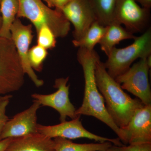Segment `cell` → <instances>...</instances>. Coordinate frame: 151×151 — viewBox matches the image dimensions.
Returning a JSON list of instances; mask_svg holds the SVG:
<instances>
[{"mask_svg":"<svg viewBox=\"0 0 151 151\" xmlns=\"http://www.w3.org/2000/svg\"><path fill=\"white\" fill-rule=\"evenodd\" d=\"M24 75L13 41L0 37V96L19 90Z\"/></svg>","mask_w":151,"mask_h":151,"instance_id":"5","label":"cell"},{"mask_svg":"<svg viewBox=\"0 0 151 151\" xmlns=\"http://www.w3.org/2000/svg\"><path fill=\"white\" fill-rule=\"evenodd\" d=\"M95 76L96 84L104 99L107 112L115 124L122 129L144 104L138 98H132L124 92L121 85L108 74L100 58L95 63Z\"/></svg>","mask_w":151,"mask_h":151,"instance_id":"2","label":"cell"},{"mask_svg":"<svg viewBox=\"0 0 151 151\" xmlns=\"http://www.w3.org/2000/svg\"><path fill=\"white\" fill-rule=\"evenodd\" d=\"M0 97H1V96H0Z\"/></svg>","mask_w":151,"mask_h":151,"instance_id":"29","label":"cell"},{"mask_svg":"<svg viewBox=\"0 0 151 151\" xmlns=\"http://www.w3.org/2000/svg\"><path fill=\"white\" fill-rule=\"evenodd\" d=\"M107 28L99 43L100 48L107 56L113 47L120 42L127 39L134 40L136 36L122 27V24L114 21L107 26Z\"/></svg>","mask_w":151,"mask_h":151,"instance_id":"15","label":"cell"},{"mask_svg":"<svg viewBox=\"0 0 151 151\" xmlns=\"http://www.w3.org/2000/svg\"><path fill=\"white\" fill-rule=\"evenodd\" d=\"M12 97L11 94L0 97V137L4 127L9 119L6 114V111Z\"/></svg>","mask_w":151,"mask_h":151,"instance_id":"23","label":"cell"},{"mask_svg":"<svg viewBox=\"0 0 151 151\" xmlns=\"http://www.w3.org/2000/svg\"><path fill=\"white\" fill-rule=\"evenodd\" d=\"M121 129L124 132V145L151 143V104L137 110L127 126Z\"/></svg>","mask_w":151,"mask_h":151,"instance_id":"13","label":"cell"},{"mask_svg":"<svg viewBox=\"0 0 151 151\" xmlns=\"http://www.w3.org/2000/svg\"><path fill=\"white\" fill-rule=\"evenodd\" d=\"M107 26H104L97 21L93 22L84 35L78 40L72 41L76 47L84 48L89 51L94 50V46L99 42L107 30Z\"/></svg>","mask_w":151,"mask_h":151,"instance_id":"18","label":"cell"},{"mask_svg":"<svg viewBox=\"0 0 151 151\" xmlns=\"http://www.w3.org/2000/svg\"><path fill=\"white\" fill-rule=\"evenodd\" d=\"M88 1L99 23L107 26L113 21L117 0Z\"/></svg>","mask_w":151,"mask_h":151,"instance_id":"19","label":"cell"},{"mask_svg":"<svg viewBox=\"0 0 151 151\" xmlns=\"http://www.w3.org/2000/svg\"><path fill=\"white\" fill-rule=\"evenodd\" d=\"M5 151H55L54 141L37 132L12 138Z\"/></svg>","mask_w":151,"mask_h":151,"instance_id":"14","label":"cell"},{"mask_svg":"<svg viewBox=\"0 0 151 151\" xmlns=\"http://www.w3.org/2000/svg\"><path fill=\"white\" fill-rule=\"evenodd\" d=\"M46 3L47 5L50 8H55V9L60 11L71 0H43Z\"/></svg>","mask_w":151,"mask_h":151,"instance_id":"24","label":"cell"},{"mask_svg":"<svg viewBox=\"0 0 151 151\" xmlns=\"http://www.w3.org/2000/svg\"><path fill=\"white\" fill-rule=\"evenodd\" d=\"M151 55V29L149 28L136 37L131 45L122 48L113 47L104 65L108 74L115 78L129 70L135 60Z\"/></svg>","mask_w":151,"mask_h":151,"instance_id":"4","label":"cell"},{"mask_svg":"<svg viewBox=\"0 0 151 151\" xmlns=\"http://www.w3.org/2000/svg\"><path fill=\"white\" fill-rule=\"evenodd\" d=\"M106 151H151V143H136L122 146L113 145Z\"/></svg>","mask_w":151,"mask_h":151,"instance_id":"22","label":"cell"},{"mask_svg":"<svg viewBox=\"0 0 151 151\" xmlns=\"http://www.w3.org/2000/svg\"><path fill=\"white\" fill-rule=\"evenodd\" d=\"M81 116H78L71 121L60 122L52 126H44L38 124L37 132L50 139L57 137L68 139L86 138L99 142H111L115 145L122 146L123 145L119 138L109 139L91 133L86 129L80 121Z\"/></svg>","mask_w":151,"mask_h":151,"instance_id":"7","label":"cell"},{"mask_svg":"<svg viewBox=\"0 0 151 151\" xmlns=\"http://www.w3.org/2000/svg\"><path fill=\"white\" fill-rule=\"evenodd\" d=\"M77 60L83 69L85 82L84 98L81 105L76 111V116H92L100 120L111 128L118 136L121 142L124 135L122 129L115 124L109 115L102 94L96 84L95 76V63L100 56L95 50L89 51L79 48Z\"/></svg>","mask_w":151,"mask_h":151,"instance_id":"1","label":"cell"},{"mask_svg":"<svg viewBox=\"0 0 151 151\" xmlns=\"http://www.w3.org/2000/svg\"><path fill=\"white\" fill-rule=\"evenodd\" d=\"M0 1H1V0H0Z\"/></svg>","mask_w":151,"mask_h":151,"instance_id":"28","label":"cell"},{"mask_svg":"<svg viewBox=\"0 0 151 151\" xmlns=\"http://www.w3.org/2000/svg\"><path fill=\"white\" fill-rule=\"evenodd\" d=\"M2 22L0 37L11 39L10 28L19 10L18 0H1Z\"/></svg>","mask_w":151,"mask_h":151,"instance_id":"16","label":"cell"},{"mask_svg":"<svg viewBox=\"0 0 151 151\" xmlns=\"http://www.w3.org/2000/svg\"><path fill=\"white\" fill-rule=\"evenodd\" d=\"M40 106L37 102L33 100L29 108L9 119L3 129L0 140L38 132L37 113Z\"/></svg>","mask_w":151,"mask_h":151,"instance_id":"12","label":"cell"},{"mask_svg":"<svg viewBox=\"0 0 151 151\" xmlns=\"http://www.w3.org/2000/svg\"><path fill=\"white\" fill-rule=\"evenodd\" d=\"M150 17V9L140 6L135 0H117L113 21L124 24L133 34L142 32Z\"/></svg>","mask_w":151,"mask_h":151,"instance_id":"9","label":"cell"},{"mask_svg":"<svg viewBox=\"0 0 151 151\" xmlns=\"http://www.w3.org/2000/svg\"><path fill=\"white\" fill-rule=\"evenodd\" d=\"M47 49L37 45L30 49L28 52V59L30 65L34 70L41 71L43 63L47 56Z\"/></svg>","mask_w":151,"mask_h":151,"instance_id":"20","label":"cell"},{"mask_svg":"<svg viewBox=\"0 0 151 151\" xmlns=\"http://www.w3.org/2000/svg\"><path fill=\"white\" fill-rule=\"evenodd\" d=\"M37 45L46 49L56 46V37L53 32L46 25H43L37 32Z\"/></svg>","mask_w":151,"mask_h":151,"instance_id":"21","label":"cell"},{"mask_svg":"<svg viewBox=\"0 0 151 151\" xmlns=\"http://www.w3.org/2000/svg\"><path fill=\"white\" fill-rule=\"evenodd\" d=\"M10 32L11 39L16 48L24 74L28 76L36 86L39 87L42 86L43 80L40 79L36 74L28 59L30 45L33 37L32 25H25L17 17L11 26Z\"/></svg>","mask_w":151,"mask_h":151,"instance_id":"10","label":"cell"},{"mask_svg":"<svg viewBox=\"0 0 151 151\" xmlns=\"http://www.w3.org/2000/svg\"><path fill=\"white\" fill-rule=\"evenodd\" d=\"M12 140V138L4 139L0 140V151H5L8 147L10 142Z\"/></svg>","mask_w":151,"mask_h":151,"instance_id":"25","label":"cell"},{"mask_svg":"<svg viewBox=\"0 0 151 151\" xmlns=\"http://www.w3.org/2000/svg\"><path fill=\"white\" fill-rule=\"evenodd\" d=\"M0 28H1V27H0Z\"/></svg>","mask_w":151,"mask_h":151,"instance_id":"27","label":"cell"},{"mask_svg":"<svg viewBox=\"0 0 151 151\" xmlns=\"http://www.w3.org/2000/svg\"><path fill=\"white\" fill-rule=\"evenodd\" d=\"M55 151H106L112 145L111 142L77 144L68 139L57 137L53 139Z\"/></svg>","mask_w":151,"mask_h":151,"instance_id":"17","label":"cell"},{"mask_svg":"<svg viewBox=\"0 0 151 151\" xmlns=\"http://www.w3.org/2000/svg\"><path fill=\"white\" fill-rule=\"evenodd\" d=\"M17 17H24L30 21L37 32L46 25L56 37H64L70 30V23L61 11L52 9L42 0H18Z\"/></svg>","mask_w":151,"mask_h":151,"instance_id":"3","label":"cell"},{"mask_svg":"<svg viewBox=\"0 0 151 151\" xmlns=\"http://www.w3.org/2000/svg\"><path fill=\"white\" fill-rule=\"evenodd\" d=\"M69 78L67 77L55 79L53 86L57 90L54 93L48 94L34 93L31 95L33 100L40 105L56 110L59 113L60 122L66 121L67 117L73 119L78 116L76 114V109L69 99L70 85H67Z\"/></svg>","mask_w":151,"mask_h":151,"instance_id":"8","label":"cell"},{"mask_svg":"<svg viewBox=\"0 0 151 151\" xmlns=\"http://www.w3.org/2000/svg\"><path fill=\"white\" fill-rule=\"evenodd\" d=\"M135 1L137 3H139L142 7L150 9L151 0H135Z\"/></svg>","mask_w":151,"mask_h":151,"instance_id":"26","label":"cell"},{"mask_svg":"<svg viewBox=\"0 0 151 151\" xmlns=\"http://www.w3.org/2000/svg\"><path fill=\"white\" fill-rule=\"evenodd\" d=\"M147 58H140L126 72L115 78L122 89L134 95L144 105L151 104L149 80V71L151 67L148 63Z\"/></svg>","mask_w":151,"mask_h":151,"instance_id":"6","label":"cell"},{"mask_svg":"<svg viewBox=\"0 0 151 151\" xmlns=\"http://www.w3.org/2000/svg\"><path fill=\"white\" fill-rule=\"evenodd\" d=\"M74 27L75 40L81 39L96 19L88 0H71L60 10Z\"/></svg>","mask_w":151,"mask_h":151,"instance_id":"11","label":"cell"}]
</instances>
